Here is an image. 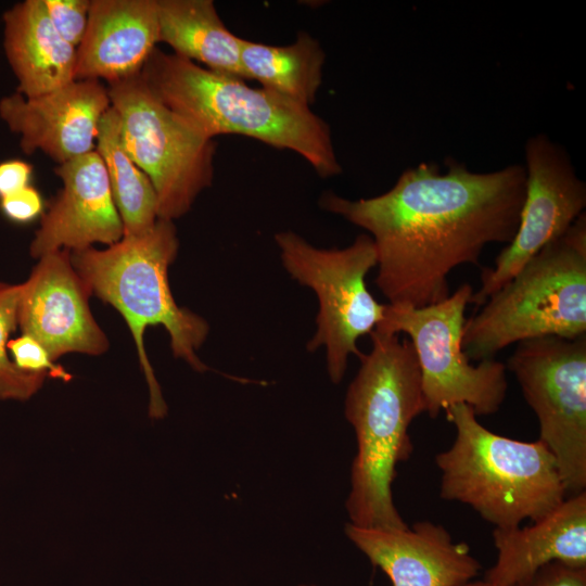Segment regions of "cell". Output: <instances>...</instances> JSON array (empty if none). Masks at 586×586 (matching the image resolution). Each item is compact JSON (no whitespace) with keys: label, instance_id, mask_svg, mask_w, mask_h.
<instances>
[{"label":"cell","instance_id":"1","mask_svg":"<svg viewBox=\"0 0 586 586\" xmlns=\"http://www.w3.org/2000/svg\"><path fill=\"white\" fill-rule=\"evenodd\" d=\"M407 168L385 193L348 200L324 192L319 205L366 230L378 254L375 284L392 305L447 298L448 276L480 265L487 244H509L525 195V168L474 173L454 158Z\"/></svg>","mask_w":586,"mask_h":586},{"label":"cell","instance_id":"2","mask_svg":"<svg viewBox=\"0 0 586 586\" xmlns=\"http://www.w3.org/2000/svg\"><path fill=\"white\" fill-rule=\"evenodd\" d=\"M369 335L371 349L359 357L344 402L357 442L345 507L356 526L405 528L392 484L397 464L413 450L409 426L424 412L420 368L409 340L375 330Z\"/></svg>","mask_w":586,"mask_h":586},{"label":"cell","instance_id":"3","mask_svg":"<svg viewBox=\"0 0 586 586\" xmlns=\"http://www.w3.org/2000/svg\"><path fill=\"white\" fill-rule=\"evenodd\" d=\"M140 75L165 106L206 139L245 136L297 153L321 178L342 171L330 126L309 106L158 48Z\"/></svg>","mask_w":586,"mask_h":586},{"label":"cell","instance_id":"4","mask_svg":"<svg viewBox=\"0 0 586 586\" xmlns=\"http://www.w3.org/2000/svg\"><path fill=\"white\" fill-rule=\"evenodd\" d=\"M179 240L171 220L158 218L148 232L124 235L106 250L93 246L71 252L75 270L92 294L120 313L136 343L149 391V415L161 419L167 413L161 386L144 348V332L150 326H163L176 358L193 370L208 367L199 358L209 326L201 316L175 302L168 282V268L177 257Z\"/></svg>","mask_w":586,"mask_h":586},{"label":"cell","instance_id":"5","mask_svg":"<svg viewBox=\"0 0 586 586\" xmlns=\"http://www.w3.org/2000/svg\"><path fill=\"white\" fill-rule=\"evenodd\" d=\"M456 428L451 446L435 456L440 495L470 506L495 527L535 522L565 498L553 455L539 440L523 442L484 428L472 407L445 410Z\"/></svg>","mask_w":586,"mask_h":586},{"label":"cell","instance_id":"6","mask_svg":"<svg viewBox=\"0 0 586 586\" xmlns=\"http://www.w3.org/2000/svg\"><path fill=\"white\" fill-rule=\"evenodd\" d=\"M466 320L462 349L470 360L493 359L511 344L586 335V215L544 246Z\"/></svg>","mask_w":586,"mask_h":586},{"label":"cell","instance_id":"7","mask_svg":"<svg viewBox=\"0 0 586 586\" xmlns=\"http://www.w3.org/2000/svg\"><path fill=\"white\" fill-rule=\"evenodd\" d=\"M275 242L288 273L317 296L316 331L306 347L310 353L324 348L328 375L337 384L349 357L362 355L359 337L383 318L385 304L378 303L366 284L378 264L375 245L367 233L343 249L316 247L293 231L276 233Z\"/></svg>","mask_w":586,"mask_h":586},{"label":"cell","instance_id":"8","mask_svg":"<svg viewBox=\"0 0 586 586\" xmlns=\"http://www.w3.org/2000/svg\"><path fill=\"white\" fill-rule=\"evenodd\" d=\"M472 294V285L463 283L444 301L426 306L386 304L374 328L409 336L420 368L424 412L431 418L457 404L472 407L476 416H489L506 399V365L494 358L472 365L462 349L464 311Z\"/></svg>","mask_w":586,"mask_h":586},{"label":"cell","instance_id":"9","mask_svg":"<svg viewBox=\"0 0 586 586\" xmlns=\"http://www.w3.org/2000/svg\"><path fill=\"white\" fill-rule=\"evenodd\" d=\"M106 88L119 116L124 146L155 190L158 218L174 221L184 216L213 183L215 141L184 125L140 74Z\"/></svg>","mask_w":586,"mask_h":586},{"label":"cell","instance_id":"10","mask_svg":"<svg viewBox=\"0 0 586 586\" xmlns=\"http://www.w3.org/2000/svg\"><path fill=\"white\" fill-rule=\"evenodd\" d=\"M506 367L535 412L539 441L553 455L566 493L586 487V335L518 343Z\"/></svg>","mask_w":586,"mask_h":586},{"label":"cell","instance_id":"11","mask_svg":"<svg viewBox=\"0 0 586 586\" xmlns=\"http://www.w3.org/2000/svg\"><path fill=\"white\" fill-rule=\"evenodd\" d=\"M525 195L512 241L481 273L471 303L482 306L544 246L563 235L586 207V186L565 150L539 133L525 144Z\"/></svg>","mask_w":586,"mask_h":586},{"label":"cell","instance_id":"12","mask_svg":"<svg viewBox=\"0 0 586 586\" xmlns=\"http://www.w3.org/2000/svg\"><path fill=\"white\" fill-rule=\"evenodd\" d=\"M91 291L75 270L71 251L41 256L21 283L18 327L55 361L69 353L98 356L110 346L90 307Z\"/></svg>","mask_w":586,"mask_h":586},{"label":"cell","instance_id":"13","mask_svg":"<svg viewBox=\"0 0 586 586\" xmlns=\"http://www.w3.org/2000/svg\"><path fill=\"white\" fill-rule=\"evenodd\" d=\"M111 106L99 80H74L35 98L14 92L0 99V118L20 137V148L41 151L58 165L95 150L98 128Z\"/></svg>","mask_w":586,"mask_h":586},{"label":"cell","instance_id":"14","mask_svg":"<svg viewBox=\"0 0 586 586\" xmlns=\"http://www.w3.org/2000/svg\"><path fill=\"white\" fill-rule=\"evenodd\" d=\"M62 189L41 215L29 245L31 257L59 251H82L94 243L112 245L124 237L107 173L97 151L54 168Z\"/></svg>","mask_w":586,"mask_h":586},{"label":"cell","instance_id":"15","mask_svg":"<svg viewBox=\"0 0 586 586\" xmlns=\"http://www.w3.org/2000/svg\"><path fill=\"white\" fill-rule=\"evenodd\" d=\"M347 538L390 578L392 586H461L475 579L482 565L466 543L431 521L405 528L345 525Z\"/></svg>","mask_w":586,"mask_h":586},{"label":"cell","instance_id":"16","mask_svg":"<svg viewBox=\"0 0 586 586\" xmlns=\"http://www.w3.org/2000/svg\"><path fill=\"white\" fill-rule=\"evenodd\" d=\"M157 42V0H91L75 80L109 85L138 75Z\"/></svg>","mask_w":586,"mask_h":586},{"label":"cell","instance_id":"17","mask_svg":"<svg viewBox=\"0 0 586 586\" xmlns=\"http://www.w3.org/2000/svg\"><path fill=\"white\" fill-rule=\"evenodd\" d=\"M497 559L488 586H510L551 562L586 566V493L565 498L544 518L521 527H495Z\"/></svg>","mask_w":586,"mask_h":586},{"label":"cell","instance_id":"18","mask_svg":"<svg viewBox=\"0 0 586 586\" xmlns=\"http://www.w3.org/2000/svg\"><path fill=\"white\" fill-rule=\"evenodd\" d=\"M3 50L16 91L35 98L75 80L76 48L61 38L42 0H25L2 14Z\"/></svg>","mask_w":586,"mask_h":586},{"label":"cell","instance_id":"19","mask_svg":"<svg viewBox=\"0 0 586 586\" xmlns=\"http://www.w3.org/2000/svg\"><path fill=\"white\" fill-rule=\"evenodd\" d=\"M158 42L212 72L247 80L241 39L224 24L212 0H157Z\"/></svg>","mask_w":586,"mask_h":586},{"label":"cell","instance_id":"20","mask_svg":"<svg viewBox=\"0 0 586 586\" xmlns=\"http://www.w3.org/2000/svg\"><path fill=\"white\" fill-rule=\"evenodd\" d=\"M326 54L318 40L300 31L294 42L271 46L241 39L246 79L262 88L310 107L322 82Z\"/></svg>","mask_w":586,"mask_h":586},{"label":"cell","instance_id":"21","mask_svg":"<svg viewBox=\"0 0 586 586\" xmlns=\"http://www.w3.org/2000/svg\"><path fill=\"white\" fill-rule=\"evenodd\" d=\"M95 151L104 163L124 235L148 232L158 219L156 193L148 176L127 153L119 116L112 106L100 120Z\"/></svg>","mask_w":586,"mask_h":586},{"label":"cell","instance_id":"22","mask_svg":"<svg viewBox=\"0 0 586 586\" xmlns=\"http://www.w3.org/2000/svg\"><path fill=\"white\" fill-rule=\"evenodd\" d=\"M21 283L0 281V399L26 400L42 386L48 378L42 373L20 370L8 351L10 335L18 327Z\"/></svg>","mask_w":586,"mask_h":586},{"label":"cell","instance_id":"23","mask_svg":"<svg viewBox=\"0 0 586 586\" xmlns=\"http://www.w3.org/2000/svg\"><path fill=\"white\" fill-rule=\"evenodd\" d=\"M42 3L61 38L77 49L87 29L91 0H42Z\"/></svg>","mask_w":586,"mask_h":586},{"label":"cell","instance_id":"24","mask_svg":"<svg viewBox=\"0 0 586 586\" xmlns=\"http://www.w3.org/2000/svg\"><path fill=\"white\" fill-rule=\"evenodd\" d=\"M8 351L14 365L24 372L42 373L68 382L72 374L55 364L47 349L34 337L22 334L10 340Z\"/></svg>","mask_w":586,"mask_h":586},{"label":"cell","instance_id":"25","mask_svg":"<svg viewBox=\"0 0 586 586\" xmlns=\"http://www.w3.org/2000/svg\"><path fill=\"white\" fill-rule=\"evenodd\" d=\"M510 586H586V566L551 562Z\"/></svg>","mask_w":586,"mask_h":586},{"label":"cell","instance_id":"26","mask_svg":"<svg viewBox=\"0 0 586 586\" xmlns=\"http://www.w3.org/2000/svg\"><path fill=\"white\" fill-rule=\"evenodd\" d=\"M0 209L9 220L26 224L42 215V196L37 189L28 186L0 199Z\"/></svg>","mask_w":586,"mask_h":586},{"label":"cell","instance_id":"27","mask_svg":"<svg viewBox=\"0 0 586 586\" xmlns=\"http://www.w3.org/2000/svg\"><path fill=\"white\" fill-rule=\"evenodd\" d=\"M31 176L33 166L25 161L12 158L0 162V199L30 186Z\"/></svg>","mask_w":586,"mask_h":586},{"label":"cell","instance_id":"28","mask_svg":"<svg viewBox=\"0 0 586 586\" xmlns=\"http://www.w3.org/2000/svg\"><path fill=\"white\" fill-rule=\"evenodd\" d=\"M461 586H488L484 581H471V582H468Z\"/></svg>","mask_w":586,"mask_h":586}]
</instances>
